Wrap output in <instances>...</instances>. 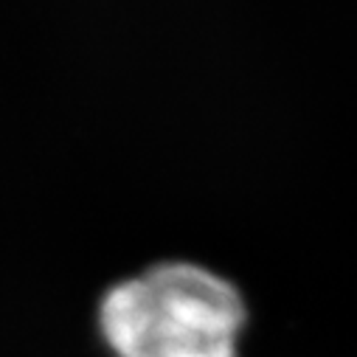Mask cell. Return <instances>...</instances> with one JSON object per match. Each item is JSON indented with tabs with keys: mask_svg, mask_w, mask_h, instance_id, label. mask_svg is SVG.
Here are the masks:
<instances>
[{
	"mask_svg": "<svg viewBox=\"0 0 357 357\" xmlns=\"http://www.w3.org/2000/svg\"><path fill=\"white\" fill-rule=\"evenodd\" d=\"M99 324L119 357H236L245 304L206 267L172 261L116 284Z\"/></svg>",
	"mask_w": 357,
	"mask_h": 357,
	"instance_id": "cell-1",
	"label": "cell"
}]
</instances>
